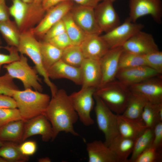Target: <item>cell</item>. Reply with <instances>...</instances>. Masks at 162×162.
Here are the masks:
<instances>
[{
    "instance_id": "cell-12",
    "label": "cell",
    "mask_w": 162,
    "mask_h": 162,
    "mask_svg": "<svg viewBox=\"0 0 162 162\" xmlns=\"http://www.w3.org/2000/svg\"><path fill=\"white\" fill-rule=\"evenodd\" d=\"M70 12L74 21L86 34L100 35L102 32L97 22L94 8L74 4Z\"/></svg>"
},
{
    "instance_id": "cell-16",
    "label": "cell",
    "mask_w": 162,
    "mask_h": 162,
    "mask_svg": "<svg viewBox=\"0 0 162 162\" xmlns=\"http://www.w3.org/2000/svg\"><path fill=\"white\" fill-rule=\"evenodd\" d=\"M123 50L122 46L110 49L99 60L102 76L99 87L115 80L119 70V57Z\"/></svg>"
},
{
    "instance_id": "cell-31",
    "label": "cell",
    "mask_w": 162,
    "mask_h": 162,
    "mask_svg": "<svg viewBox=\"0 0 162 162\" xmlns=\"http://www.w3.org/2000/svg\"><path fill=\"white\" fill-rule=\"evenodd\" d=\"M12 2V5L9 8L10 14L14 18L20 31L26 21L30 3L25 2L22 0H13Z\"/></svg>"
},
{
    "instance_id": "cell-39",
    "label": "cell",
    "mask_w": 162,
    "mask_h": 162,
    "mask_svg": "<svg viewBox=\"0 0 162 162\" xmlns=\"http://www.w3.org/2000/svg\"><path fill=\"white\" fill-rule=\"evenodd\" d=\"M4 48L9 52V54H5L0 53V70L2 65L16 61L20 58L16 47L8 46Z\"/></svg>"
},
{
    "instance_id": "cell-14",
    "label": "cell",
    "mask_w": 162,
    "mask_h": 162,
    "mask_svg": "<svg viewBox=\"0 0 162 162\" xmlns=\"http://www.w3.org/2000/svg\"><path fill=\"white\" fill-rule=\"evenodd\" d=\"M122 47L124 50L142 56L159 50L153 36L142 30L135 34Z\"/></svg>"
},
{
    "instance_id": "cell-29",
    "label": "cell",
    "mask_w": 162,
    "mask_h": 162,
    "mask_svg": "<svg viewBox=\"0 0 162 162\" xmlns=\"http://www.w3.org/2000/svg\"><path fill=\"white\" fill-rule=\"evenodd\" d=\"M62 20L64 25L65 32L72 45L79 46L87 34L82 30L74 21L70 11L64 16Z\"/></svg>"
},
{
    "instance_id": "cell-54",
    "label": "cell",
    "mask_w": 162,
    "mask_h": 162,
    "mask_svg": "<svg viewBox=\"0 0 162 162\" xmlns=\"http://www.w3.org/2000/svg\"><path fill=\"white\" fill-rule=\"evenodd\" d=\"M2 48H3V47H2V46L0 45V50Z\"/></svg>"
},
{
    "instance_id": "cell-1",
    "label": "cell",
    "mask_w": 162,
    "mask_h": 162,
    "mask_svg": "<svg viewBox=\"0 0 162 162\" xmlns=\"http://www.w3.org/2000/svg\"><path fill=\"white\" fill-rule=\"evenodd\" d=\"M44 115L52 127L53 135L51 141H53L62 132L79 136L74 128L78 116L64 89L58 90L52 97Z\"/></svg>"
},
{
    "instance_id": "cell-2",
    "label": "cell",
    "mask_w": 162,
    "mask_h": 162,
    "mask_svg": "<svg viewBox=\"0 0 162 162\" xmlns=\"http://www.w3.org/2000/svg\"><path fill=\"white\" fill-rule=\"evenodd\" d=\"M12 97L15 100L21 116L26 121L44 115L50 103V96L32 89L14 91Z\"/></svg>"
},
{
    "instance_id": "cell-50",
    "label": "cell",
    "mask_w": 162,
    "mask_h": 162,
    "mask_svg": "<svg viewBox=\"0 0 162 162\" xmlns=\"http://www.w3.org/2000/svg\"><path fill=\"white\" fill-rule=\"evenodd\" d=\"M25 2L27 3H31L33 2L34 0H22Z\"/></svg>"
},
{
    "instance_id": "cell-52",
    "label": "cell",
    "mask_w": 162,
    "mask_h": 162,
    "mask_svg": "<svg viewBox=\"0 0 162 162\" xmlns=\"http://www.w3.org/2000/svg\"><path fill=\"white\" fill-rule=\"evenodd\" d=\"M4 143V142H3L0 140V147Z\"/></svg>"
},
{
    "instance_id": "cell-6",
    "label": "cell",
    "mask_w": 162,
    "mask_h": 162,
    "mask_svg": "<svg viewBox=\"0 0 162 162\" xmlns=\"http://www.w3.org/2000/svg\"><path fill=\"white\" fill-rule=\"evenodd\" d=\"M94 110L99 129L104 134L105 145L109 147L119 134L117 126V115L112 111L98 96L94 94Z\"/></svg>"
},
{
    "instance_id": "cell-42",
    "label": "cell",
    "mask_w": 162,
    "mask_h": 162,
    "mask_svg": "<svg viewBox=\"0 0 162 162\" xmlns=\"http://www.w3.org/2000/svg\"><path fill=\"white\" fill-rule=\"evenodd\" d=\"M19 150L23 155L28 157L34 154L37 149V145L35 142L27 141L19 145Z\"/></svg>"
},
{
    "instance_id": "cell-3",
    "label": "cell",
    "mask_w": 162,
    "mask_h": 162,
    "mask_svg": "<svg viewBox=\"0 0 162 162\" xmlns=\"http://www.w3.org/2000/svg\"><path fill=\"white\" fill-rule=\"evenodd\" d=\"M117 115L124 111L132 94L128 87L115 80L96 89L94 93Z\"/></svg>"
},
{
    "instance_id": "cell-21",
    "label": "cell",
    "mask_w": 162,
    "mask_h": 162,
    "mask_svg": "<svg viewBox=\"0 0 162 162\" xmlns=\"http://www.w3.org/2000/svg\"><path fill=\"white\" fill-rule=\"evenodd\" d=\"M86 149L89 162H119L111 149L101 140L87 143Z\"/></svg>"
},
{
    "instance_id": "cell-46",
    "label": "cell",
    "mask_w": 162,
    "mask_h": 162,
    "mask_svg": "<svg viewBox=\"0 0 162 162\" xmlns=\"http://www.w3.org/2000/svg\"><path fill=\"white\" fill-rule=\"evenodd\" d=\"M76 4L94 8L100 0H71Z\"/></svg>"
},
{
    "instance_id": "cell-34",
    "label": "cell",
    "mask_w": 162,
    "mask_h": 162,
    "mask_svg": "<svg viewBox=\"0 0 162 162\" xmlns=\"http://www.w3.org/2000/svg\"><path fill=\"white\" fill-rule=\"evenodd\" d=\"M143 65L147 66L144 56L123 50L119 58V70Z\"/></svg>"
},
{
    "instance_id": "cell-24",
    "label": "cell",
    "mask_w": 162,
    "mask_h": 162,
    "mask_svg": "<svg viewBox=\"0 0 162 162\" xmlns=\"http://www.w3.org/2000/svg\"><path fill=\"white\" fill-rule=\"evenodd\" d=\"M135 140L121 136L116 137L109 147L114 152L119 162H129L128 158L131 154Z\"/></svg>"
},
{
    "instance_id": "cell-7",
    "label": "cell",
    "mask_w": 162,
    "mask_h": 162,
    "mask_svg": "<svg viewBox=\"0 0 162 162\" xmlns=\"http://www.w3.org/2000/svg\"><path fill=\"white\" fill-rule=\"evenodd\" d=\"M96 89L94 87L82 88L79 91L69 95L79 118L86 126L91 125L94 123L90 114L94 105V95Z\"/></svg>"
},
{
    "instance_id": "cell-9",
    "label": "cell",
    "mask_w": 162,
    "mask_h": 162,
    "mask_svg": "<svg viewBox=\"0 0 162 162\" xmlns=\"http://www.w3.org/2000/svg\"><path fill=\"white\" fill-rule=\"evenodd\" d=\"M144 27L142 24L133 22L128 17L122 24L101 36L110 49L122 46L130 38L142 30Z\"/></svg>"
},
{
    "instance_id": "cell-35",
    "label": "cell",
    "mask_w": 162,
    "mask_h": 162,
    "mask_svg": "<svg viewBox=\"0 0 162 162\" xmlns=\"http://www.w3.org/2000/svg\"><path fill=\"white\" fill-rule=\"evenodd\" d=\"M162 149L152 145L143 151L134 162H160L162 161Z\"/></svg>"
},
{
    "instance_id": "cell-4",
    "label": "cell",
    "mask_w": 162,
    "mask_h": 162,
    "mask_svg": "<svg viewBox=\"0 0 162 162\" xmlns=\"http://www.w3.org/2000/svg\"><path fill=\"white\" fill-rule=\"evenodd\" d=\"M20 54L26 55L35 65L38 73L43 78L44 81L50 88L52 96L54 95L58 89L57 86L49 77L42 62L40 42L38 41L31 29L20 33L19 44L17 48Z\"/></svg>"
},
{
    "instance_id": "cell-23",
    "label": "cell",
    "mask_w": 162,
    "mask_h": 162,
    "mask_svg": "<svg viewBox=\"0 0 162 162\" xmlns=\"http://www.w3.org/2000/svg\"><path fill=\"white\" fill-rule=\"evenodd\" d=\"M25 121L20 120L0 127V140L13 142L22 141Z\"/></svg>"
},
{
    "instance_id": "cell-37",
    "label": "cell",
    "mask_w": 162,
    "mask_h": 162,
    "mask_svg": "<svg viewBox=\"0 0 162 162\" xmlns=\"http://www.w3.org/2000/svg\"><path fill=\"white\" fill-rule=\"evenodd\" d=\"M14 79L7 72L0 76V94L12 97L14 91L19 89Z\"/></svg>"
},
{
    "instance_id": "cell-56",
    "label": "cell",
    "mask_w": 162,
    "mask_h": 162,
    "mask_svg": "<svg viewBox=\"0 0 162 162\" xmlns=\"http://www.w3.org/2000/svg\"></svg>"
},
{
    "instance_id": "cell-26",
    "label": "cell",
    "mask_w": 162,
    "mask_h": 162,
    "mask_svg": "<svg viewBox=\"0 0 162 162\" xmlns=\"http://www.w3.org/2000/svg\"><path fill=\"white\" fill-rule=\"evenodd\" d=\"M154 135L153 128H147L135 139L129 162H134L143 151L152 145Z\"/></svg>"
},
{
    "instance_id": "cell-43",
    "label": "cell",
    "mask_w": 162,
    "mask_h": 162,
    "mask_svg": "<svg viewBox=\"0 0 162 162\" xmlns=\"http://www.w3.org/2000/svg\"><path fill=\"white\" fill-rule=\"evenodd\" d=\"M154 139L152 146L159 149L162 147V121L158 122L153 128Z\"/></svg>"
},
{
    "instance_id": "cell-48",
    "label": "cell",
    "mask_w": 162,
    "mask_h": 162,
    "mask_svg": "<svg viewBox=\"0 0 162 162\" xmlns=\"http://www.w3.org/2000/svg\"><path fill=\"white\" fill-rule=\"evenodd\" d=\"M39 162H50L51 161L50 159L48 157L40 158L38 159Z\"/></svg>"
},
{
    "instance_id": "cell-38",
    "label": "cell",
    "mask_w": 162,
    "mask_h": 162,
    "mask_svg": "<svg viewBox=\"0 0 162 162\" xmlns=\"http://www.w3.org/2000/svg\"><path fill=\"white\" fill-rule=\"evenodd\" d=\"M20 120L23 119L17 108L0 109V127L10 122Z\"/></svg>"
},
{
    "instance_id": "cell-22",
    "label": "cell",
    "mask_w": 162,
    "mask_h": 162,
    "mask_svg": "<svg viewBox=\"0 0 162 162\" xmlns=\"http://www.w3.org/2000/svg\"><path fill=\"white\" fill-rule=\"evenodd\" d=\"M117 126L120 136L135 140L147 128L142 120L131 119L122 115H117Z\"/></svg>"
},
{
    "instance_id": "cell-33",
    "label": "cell",
    "mask_w": 162,
    "mask_h": 162,
    "mask_svg": "<svg viewBox=\"0 0 162 162\" xmlns=\"http://www.w3.org/2000/svg\"><path fill=\"white\" fill-rule=\"evenodd\" d=\"M85 58L80 46L71 45L63 50L61 59L69 65L80 68Z\"/></svg>"
},
{
    "instance_id": "cell-30",
    "label": "cell",
    "mask_w": 162,
    "mask_h": 162,
    "mask_svg": "<svg viewBox=\"0 0 162 162\" xmlns=\"http://www.w3.org/2000/svg\"><path fill=\"white\" fill-rule=\"evenodd\" d=\"M0 32L8 46L17 48L21 32L15 22L10 19L0 22Z\"/></svg>"
},
{
    "instance_id": "cell-17",
    "label": "cell",
    "mask_w": 162,
    "mask_h": 162,
    "mask_svg": "<svg viewBox=\"0 0 162 162\" xmlns=\"http://www.w3.org/2000/svg\"><path fill=\"white\" fill-rule=\"evenodd\" d=\"M160 75L150 67L143 65L120 69L116 78L129 87Z\"/></svg>"
},
{
    "instance_id": "cell-11",
    "label": "cell",
    "mask_w": 162,
    "mask_h": 162,
    "mask_svg": "<svg viewBox=\"0 0 162 162\" xmlns=\"http://www.w3.org/2000/svg\"><path fill=\"white\" fill-rule=\"evenodd\" d=\"M132 93L144 98L153 104L162 103V77L161 75L153 77L129 87Z\"/></svg>"
},
{
    "instance_id": "cell-25",
    "label": "cell",
    "mask_w": 162,
    "mask_h": 162,
    "mask_svg": "<svg viewBox=\"0 0 162 162\" xmlns=\"http://www.w3.org/2000/svg\"><path fill=\"white\" fill-rule=\"evenodd\" d=\"M40 42V49L42 62L44 68L47 70L61 59L63 50L48 42Z\"/></svg>"
},
{
    "instance_id": "cell-15",
    "label": "cell",
    "mask_w": 162,
    "mask_h": 162,
    "mask_svg": "<svg viewBox=\"0 0 162 162\" xmlns=\"http://www.w3.org/2000/svg\"><path fill=\"white\" fill-rule=\"evenodd\" d=\"M40 135L42 140H51L53 135L52 127L44 115H40L25 121L22 141L32 136Z\"/></svg>"
},
{
    "instance_id": "cell-40",
    "label": "cell",
    "mask_w": 162,
    "mask_h": 162,
    "mask_svg": "<svg viewBox=\"0 0 162 162\" xmlns=\"http://www.w3.org/2000/svg\"><path fill=\"white\" fill-rule=\"evenodd\" d=\"M46 41L62 50L72 45L69 38L65 32Z\"/></svg>"
},
{
    "instance_id": "cell-5",
    "label": "cell",
    "mask_w": 162,
    "mask_h": 162,
    "mask_svg": "<svg viewBox=\"0 0 162 162\" xmlns=\"http://www.w3.org/2000/svg\"><path fill=\"white\" fill-rule=\"evenodd\" d=\"M28 61L24 55L20 54L18 60L4 65L3 68L13 79L20 80L25 89L33 88L35 90L42 92L43 88L38 73L35 69L30 66Z\"/></svg>"
},
{
    "instance_id": "cell-32",
    "label": "cell",
    "mask_w": 162,
    "mask_h": 162,
    "mask_svg": "<svg viewBox=\"0 0 162 162\" xmlns=\"http://www.w3.org/2000/svg\"><path fill=\"white\" fill-rule=\"evenodd\" d=\"M0 157L4 158L7 162H24L28 159V156L21 153L19 145L11 142H4L0 147Z\"/></svg>"
},
{
    "instance_id": "cell-44",
    "label": "cell",
    "mask_w": 162,
    "mask_h": 162,
    "mask_svg": "<svg viewBox=\"0 0 162 162\" xmlns=\"http://www.w3.org/2000/svg\"><path fill=\"white\" fill-rule=\"evenodd\" d=\"M17 108L16 102L10 96L0 94V109Z\"/></svg>"
},
{
    "instance_id": "cell-55",
    "label": "cell",
    "mask_w": 162,
    "mask_h": 162,
    "mask_svg": "<svg viewBox=\"0 0 162 162\" xmlns=\"http://www.w3.org/2000/svg\"></svg>"
},
{
    "instance_id": "cell-36",
    "label": "cell",
    "mask_w": 162,
    "mask_h": 162,
    "mask_svg": "<svg viewBox=\"0 0 162 162\" xmlns=\"http://www.w3.org/2000/svg\"><path fill=\"white\" fill-rule=\"evenodd\" d=\"M147 66L160 74H162V52L159 50L144 56Z\"/></svg>"
},
{
    "instance_id": "cell-8",
    "label": "cell",
    "mask_w": 162,
    "mask_h": 162,
    "mask_svg": "<svg viewBox=\"0 0 162 162\" xmlns=\"http://www.w3.org/2000/svg\"><path fill=\"white\" fill-rule=\"evenodd\" d=\"M129 8L128 18L133 22H136L140 17L149 15L157 23H161V0H129Z\"/></svg>"
},
{
    "instance_id": "cell-45",
    "label": "cell",
    "mask_w": 162,
    "mask_h": 162,
    "mask_svg": "<svg viewBox=\"0 0 162 162\" xmlns=\"http://www.w3.org/2000/svg\"><path fill=\"white\" fill-rule=\"evenodd\" d=\"M10 15L9 8L7 6L5 0H0V22L10 19Z\"/></svg>"
},
{
    "instance_id": "cell-13",
    "label": "cell",
    "mask_w": 162,
    "mask_h": 162,
    "mask_svg": "<svg viewBox=\"0 0 162 162\" xmlns=\"http://www.w3.org/2000/svg\"><path fill=\"white\" fill-rule=\"evenodd\" d=\"M101 2L94 8V13L100 28L106 33L120 25V20L112 2L109 0Z\"/></svg>"
},
{
    "instance_id": "cell-27",
    "label": "cell",
    "mask_w": 162,
    "mask_h": 162,
    "mask_svg": "<svg viewBox=\"0 0 162 162\" xmlns=\"http://www.w3.org/2000/svg\"><path fill=\"white\" fill-rule=\"evenodd\" d=\"M148 102L142 97L132 93L127 106L122 115L128 118L141 120L144 108Z\"/></svg>"
},
{
    "instance_id": "cell-47",
    "label": "cell",
    "mask_w": 162,
    "mask_h": 162,
    "mask_svg": "<svg viewBox=\"0 0 162 162\" xmlns=\"http://www.w3.org/2000/svg\"><path fill=\"white\" fill-rule=\"evenodd\" d=\"M66 0H42L41 4L43 8L46 11L52 7Z\"/></svg>"
},
{
    "instance_id": "cell-51",
    "label": "cell",
    "mask_w": 162,
    "mask_h": 162,
    "mask_svg": "<svg viewBox=\"0 0 162 162\" xmlns=\"http://www.w3.org/2000/svg\"><path fill=\"white\" fill-rule=\"evenodd\" d=\"M0 162H7V161L4 158L0 157Z\"/></svg>"
},
{
    "instance_id": "cell-19",
    "label": "cell",
    "mask_w": 162,
    "mask_h": 162,
    "mask_svg": "<svg viewBox=\"0 0 162 162\" xmlns=\"http://www.w3.org/2000/svg\"><path fill=\"white\" fill-rule=\"evenodd\" d=\"M80 68L82 88L99 87L102 80V72L99 60L85 58Z\"/></svg>"
},
{
    "instance_id": "cell-28",
    "label": "cell",
    "mask_w": 162,
    "mask_h": 162,
    "mask_svg": "<svg viewBox=\"0 0 162 162\" xmlns=\"http://www.w3.org/2000/svg\"><path fill=\"white\" fill-rule=\"evenodd\" d=\"M141 119L147 128H153L159 121H162V103L147 102L141 115Z\"/></svg>"
},
{
    "instance_id": "cell-41",
    "label": "cell",
    "mask_w": 162,
    "mask_h": 162,
    "mask_svg": "<svg viewBox=\"0 0 162 162\" xmlns=\"http://www.w3.org/2000/svg\"><path fill=\"white\" fill-rule=\"evenodd\" d=\"M65 32L62 19L52 26L44 36V41H47L51 38Z\"/></svg>"
},
{
    "instance_id": "cell-10",
    "label": "cell",
    "mask_w": 162,
    "mask_h": 162,
    "mask_svg": "<svg viewBox=\"0 0 162 162\" xmlns=\"http://www.w3.org/2000/svg\"><path fill=\"white\" fill-rule=\"evenodd\" d=\"M74 4L71 0H67L47 10L37 25L31 29L34 35L43 37L52 26L62 20L70 12Z\"/></svg>"
},
{
    "instance_id": "cell-53",
    "label": "cell",
    "mask_w": 162,
    "mask_h": 162,
    "mask_svg": "<svg viewBox=\"0 0 162 162\" xmlns=\"http://www.w3.org/2000/svg\"><path fill=\"white\" fill-rule=\"evenodd\" d=\"M102 0H100V1H102ZM111 1H112V2H115V1H116V0H109Z\"/></svg>"
},
{
    "instance_id": "cell-49",
    "label": "cell",
    "mask_w": 162,
    "mask_h": 162,
    "mask_svg": "<svg viewBox=\"0 0 162 162\" xmlns=\"http://www.w3.org/2000/svg\"><path fill=\"white\" fill-rule=\"evenodd\" d=\"M42 0H34L33 2L37 4H41Z\"/></svg>"
},
{
    "instance_id": "cell-18",
    "label": "cell",
    "mask_w": 162,
    "mask_h": 162,
    "mask_svg": "<svg viewBox=\"0 0 162 162\" xmlns=\"http://www.w3.org/2000/svg\"><path fill=\"white\" fill-rule=\"evenodd\" d=\"M85 58L99 60L110 49L100 35L86 34L79 45Z\"/></svg>"
},
{
    "instance_id": "cell-20",
    "label": "cell",
    "mask_w": 162,
    "mask_h": 162,
    "mask_svg": "<svg viewBox=\"0 0 162 162\" xmlns=\"http://www.w3.org/2000/svg\"><path fill=\"white\" fill-rule=\"evenodd\" d=\"M50 79H66L75 84L82 85V76L80 68L75 67L63 62L61 59L57 62L47 71Z\"/></svg>"
}]
</instances>
